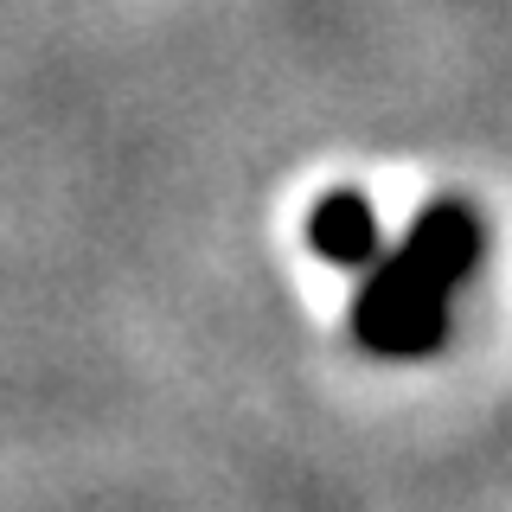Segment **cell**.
Segmentation results:
<instances>
[{
  "instance_id": "cell-2",
  "label": "cell",
  "mask_w": 512,
  "mask_h": 512,
  "mask_svg": "<svg viewBox=\"0 0 512 512\" xmlns=\"http://www.w3.org/2000/svg\"><path fill=\"white\" fill-rule=\"evenodd\" d=\"M308 244L327 269H346V276H359L365 263L384 250V224L372 212V199L352 186H333L327 199L308 212Z\"/></svg>"
},
{
  "instance_id": "cell-1",
  "label": "cell",
  "mask_w": 512,
  "mask_h": 512,
  "mask_svg": "<svg viewBox=\"0 0 512 512\" xmlns=\"http://www.w3.org/2000/svg\"><path fill=\"white\" fill-rule=\"evenodd\" d=\"M487 224L468 199H429L352 288V340L372 359H429L455 327V295L480 276Z\"/></svg>"
}]
</instances>
